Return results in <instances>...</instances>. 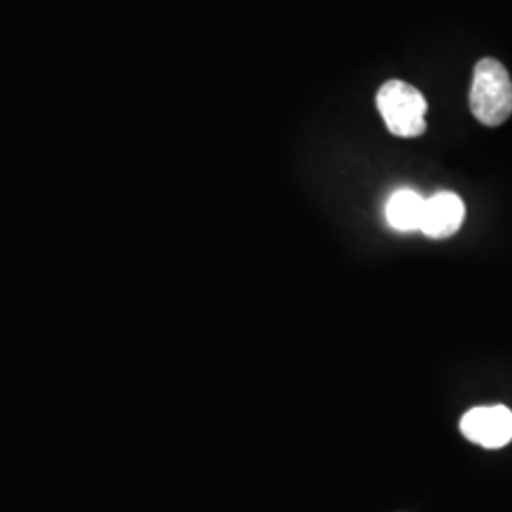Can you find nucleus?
<instances>
[{
  "label": "nucleus",
  "instance_id": "f257e3e1",
  "mask_svg": "<svg viewBox=\"0 0 512 512\" xmlns=\"http://www.w3.org/2000/svg\"><path fill=\"white\" fill-rule=\"evenodd\" d=\"M469 105L482 126L495 128L511 118L512 80L497 59L486 57L476 63Z\"/></svg>",
  "mask_w": 512,
  "mask_h": 512
},
{
  "label": "nucleus",
  "instance_id": "39448f33",
  "mask_svg": "<svg viewBox=\"0 0 512 512\" xmlns=\"http://www.w3.org/2000/svg\"><path fill=\"white\" fill-rule=\"evenodd\" d=\"M425 200L414 190H397L385 205V219L397 232L420 230Z\"/></svg>",
  "mask_w": 512,
  "mask_h": 512
},
{
  "label": "nucleus",
  "instance_id": "20e7f679",
  "mask_svg": "<svg viewBox=\"0 0 512 512\" xmlns=\"http://www.w3.org/2000/svg\"><path fill=\"white\" fill-rule=\"evenodd\" d=\"M465 219V205L454 192H439L425 200L420 230L433 239L454 236Z\"/></svg>",
  "mask_w": 512,
  "mask_h": 512
},
{
  "label": "nucleus",
  "instance_id": "7ed1b4c3",
  "mask_svg": "<svg viewBox=\"0 0 512 512\" xmlns=\"http://www.w3.org/2000/svg\"><path fill=\"white\" fill-rule=\"evenodd\" d=\"M459 429L465 439L482 448H503L512 440V412L503 404L478 406L461 418Z\"/></svg>",
  "mask_w": 512,
  "mask_h": 512
},
{
  "label": "nucleus",
  "instance_id": "f03ea898",
  "mask_svg": "<svg viewBox=\"0 0 512 512\" xmlns=\"http://www.w3.org/2000/svg\"><path fill=\"white\" fill-rule=\"evenodd\" d=\"M376 105L387 129L403 139L420 137L425 133L427 101L420 90L403 80H389L376 95Z\"/></svg>",
  "mask_w": 512,
  "mask_h": 512
}]
</instances>
